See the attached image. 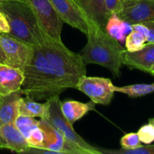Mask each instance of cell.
I'll use <instances>...</instances> for the list:
<instances>
[{
    "instance_id": "1",
    "label": "cell",
    "mask_w": 154,
    "mask_h": 154,
    "mask_svg": "<svg viewBox=\"0 0 154 154\" xmlns=\"http://www.w3.org/2000/svg\"><path fill=\"white\" fill-rule=\"evenodd\" d=\"M41 48L48 62L59 93L75 88L79 80L87 74L86 65L79 54L70 51L62 41L45 36Z\"/></svg>"
},
{
    "instance_id": "2",
    "label": "cell",
    "mask_w": 154,
    "mask_h": 154,
    "mask_svg": "<svg viewBox=\"0 0 154 154\" xmlns=\"http://www.w3.org/2000/svg\"><path fill=\"white\" fill-rule=\"evenodd\" d=\"M87 42L79 53L83 62L86 66L96 64L103 66L115 78H119L126 50L94 21L87 17Z\"/></svg>"
},
{
    "instance_id": "3",
    "label": "cell",
    "mask_w": 154,
    "mask_h": 154,
    "mask_svg": "<svg viewBox=\"0 0 154 154\" xmlns=\"http://www.w3.org/2000/svg\"><path fill=\"white\" fill-rule=\"evenodd\" d=\"M10 25L8 35L32 46L42 45L46 35L42 32L29 0H7L0 3Z\"/></svg>"
},
{
    "instance_id": "4",
    "label": "cell",
    "mask_w": 154,
    "mask_h": 154,
    "mask_svg": "<svg viewBox=\"0 0 154 154\" xmlns=\"http://www.w3.org/2000/svg\"><path fill=\"white\" fill-rule=\"evenodd\" d=\"M22 94L32 100H48L59 96L45 54L40 45L33 46V54L23 70Z\"/></svg>"
},
{
    "instance_id": "5",
    "label": "cell",
    "mask_w": 154,
    "mask_h": 154,
    "mask_svg": "<svg viewBox=\"0 0 154 154\" xmlns=\"http://www.w3.org/2000/svg\"><path fill=\"white\" fill-rule=\"evenodd\" d=\"M61 102L59 96H53L48 99L45 102L46 111L43 119L48 120L68 140L82 147L88 154H102L101 149L87 143L75 132L73 125L69 123L62 112Z\"/></svg>"
},
{
    "instance_id": "6",
    "label": "cell",
    "mask_w": 154,
    "mask_h": 154,
    "mask_svg": "<svg viewBox=\"0 0 154 154\" xmlns=\"http://www.w3.org/2000/svg\"><path fill=\"white\" fill-rule=\"evenodd\" d=\"M42 32L51 38L62 41L63 22L51 0H29Z\"/></svg>"
},
{
    "instance_id": "7",
    "label": "cell",
    "mask_w": 154,
    "mask_h": 154,
    "mask_svg": "<svg viewBox=\"0 0 154 154\" xmlns=\"http://www.w3.org/2000/svg\"><path fill=\"white\" fill-rule=\"evenodd\" d=\"M0 45L5 57V64L23 72L32 56V45L8 34L1 32Z\"/></svg>"
},
{
    "instance_id": "8",
    "label": "cell",
    "mask_w": 154,
    "mask_h": 154,
    "mask_svg": "<svg viewBox=\"0 0 154 154\" xmlns=\"http://www.w3.org/2000/svg\"><path fill=\"white\" fill-rule=\"evenodd\" d=\"M38 127L44 134L41 148L51 150L55 154H88L82 147L68 140L48 120L41 118Z\"/></svg>"
},
{
    "instance_id": "9",
    "label": "cell",
    "mask_w": 154,
    "mask_h": 154,
    "mask_svg": "<svg viewBox=\"0 0 154 154\" xmlns=\"http://www.w3.org/2000/svg\"><path fill=\"white\" fill-rule=\"evenodd\" d=\"M75 89L87 95L95 104L108 105L114 96V85L111 79L101 77L83 76Z\"/></svg>"
},
{
    "instance_id": "10",
    "label": "cell",
    "mask_w": 154,
    "mask_h": 154,
    "mask_svg": "<svg viewBox=\"0 0 154 154\" xmlns=\"http://www.w3.org/2000/svg\"><path fill=\"white\" fill-rule=\"evenodd\" d=\"M130 25L154 20L153 0H123L117 14Z\"/></svg>"
},
{
    "instance_id": "11",
    "label": "cell",
    "mask_w": 154,
    "mask_h": 154,
    "mask_svg": "<svg viewBox=\"0 0 154 154\" xmlns=\"http://www.w3.org/2000/svg\"><path fill=\"white\" fill-rule=\"evenodd\" d=\"M63 23L87 35L88 31L87 15L75 0H51Z\"/></svg>"
},
{
    "instance_id": "12",
    "label": "cell",
    "mask_w": 154,
    "mask_h": 154,
    "mask_svg": "<svg viewBox=\"0 0 154 154\" xmlns=\"http://www.w3.org/2000/svg\"><path fill=\"white\" fill-rule=\"evenodd\" d=\"M123 65L130 69H136L143 72H150L154 65V43L145 44L144 48L134 52L125 51Z\"/></svg>"
},
{
    "instance_id": "13",
    "label": "cell",
    "mask_w": 154,
    "mask_h": 154,
    "mask_svg": "<svg viewBox=\"0 0 154 154\" xmlns=\"http://www.w3.org/2000/svg\"><path fill=\"white\" fill-rule=\"evenodd\" d=\"M0 146L2 149L20 153H25L30 147L25 137L14 123L0 126Z\"/></svg>"
},
{
    "instance_id": "14",
    "label": "cell",
    "mask_w": 154,
    "mask_h": 154,
    "mask_svg": "<svg viewBox=\"0 0 154 154\" xmlns=\"http://www.w3.org/2000/svg\"><path fill=\"white\" fill-rule=\"evenodd\" d=\"M24 79L23 72L5 63H0V96L20 90Z\"/></svg>"
},
{
    "instance_id": "15",
    "label": "cell",
    "mask_w": 154,
    "mask_h": 154,
    "mask_svg": "<svg viewBox=\"0 0 154 154\" xmlns=\"http://www.w3.org/2000/svg\"><path fill=\"white\" fill-rule=\"evenodd\" d=\"M87 17L97 23L102 29L109 15L105 8V0H75Z\"/></svg>"
},
{
    "instance_id": "16",
    "label": "cell",
    "mask_w": 154,
    "mask_h": 154,
    "mask_svg": "<svg viewBox=\"0 0 154 154\" xmlns=\"http://www.w3.org/2000/svg\"><path fill=\"white\" fill-rule=\"evenodd\" d=\"M20 90L0 98V126L14 123L18 116V102L22 96Z\"/></svg>"
},
{
    "instance_id": "17",
    "label": "cell",
    "mask_w": 154,
    "mask_h": 154,
    "mask_svg": "<svg viewBox=\"0 0 154 154\" xmlns=\"http://www.w3.org/2000/svg\"><path fill=\"white\" fill-rule=\"evenodd\" d=\"M95 105L96 104L93 101L83 103L78 101L69 100L61 102V110L63 115L71 124L73 125L74 123L84 117L90 111L95 110Z\"/></svg>"
},
{
    "instance_id": "18",
    "label": "cell",
    "mask_w": 154,
    "mask_h": 154,
    "mask_svg": "<svg viewBox=\"0 0 154 154\" xmlns=\"http://www.w3.org/2000/svg\"><path fill=\"white\" fill-rule=\"evenodd\" d=\"M105 32L120 42L126 40V34L132 30V25L125 22L117 14H111L108 17L105 26Z\"/></svg>"
},
{
    "instance_id": "19",
    "label": "cell",
    "mask_w": 154,
    "mask_h": 154,
    "mask_svg": "<svg viewBox=\"0 0 154 154\" xmlns=\"http://www.w3.org/2000/svg\"><path fill=\"white\" fill-rule=\"evenodd\" d=\"M46 111V103H39L29 98L20 99L18 102V115L44 118Z\"/></svg>"
},
{
    "instance_id": "20",
    "label": "cell",
    "mask_w": 154,
    "mask_h": 154,
    "mask_svg": "<svg viewBox=\"0 0 154 154\" xmlns=\"http://www.w3.org/2000/svg\"><path fill=\"white\" fill-rule=\"evenodd\" d=\"M114 91L126 94L131 98L141 97V96L154 93V83L150 84H132V85L124 86V87L114 86Z\"/></svg>"
},
{
    "instance_id": "21",
    "label": "cell",
    "mask_w": 154,
    "mask_h": 154,
    "mask_svg": "<svg viewBox=\"0 0 154 154\" xmlns=\"http://www.w3.org/2000/svg\"><path fill=\"white\" fill-rule=\"evenodd\" d=\"M146 42H147V38L143 33L132 29L129 35H126L125 40L126 51L130 52L139 51L144 48Z\"/></svg>"
},
{
    "instance_id": "22",
    "label": "cell",
    "mask_w": 154,
    "mask_h": 154,
    "mask_svg": "<svg viewBox=\"0 0 154 154\" xmlns=\"http://www.w3.org/2000/svg\"><path fill=\"white\" fill-rule=\"evenodd\" d=\"M39 120L35 119V117H27L23 115H18L14 122V125L17 129L21 132L23 135L26 138L28 137L30 132L38 126Z\"/></svg>"
},
{
    "instance_id": "23",
    "label": "cell",
    "mask_w": 154,
    "mask_h": 154,
    "mask_svg": "<svg viewBox=\"0 0 154 154\" xmlns=\"http://www.w3.org/2000/svg\"><path fill=\"white\" fill-rule=\"evenodd\" d=\"M102 153L108 154H154V144L153 145L142 146L132 150H108V149H101Z\"/></svg>"
},
{
    "instance_id": "24",
    "label": "cell",
    "mask_w": 154,
    "mask_h": 154,
    "mask_svg": "<svg viewBox=\"0 0 154 154\" xmlns=\"http://www.w3.org/2000/svg\"><path fill=\"white\" fill-rule=\"evenodd\" d=\"M120 145L125 150H132L141 145L138 134L135 132L126 134L120 139Z\"/></svg>"
},
{
    "instance_id": "25",
    "label": "cell",
    "mask_w": 154,
    "mask_h": 154,
    "mask_svg": "<svg viewBox=\"0 0 154 154\" xmlns=\"http://www.w3.org/2000/svg\"><path fill=\"white\" fill-rule=\"evenodd\" d=\"M137 134L141 142L144 144H150L154 141V127L150 123L141 126Z\"/></svg>"
},
{
    "instance_id": "26",
    "label": "cell",
    "mask_w": 154,
    "mask_h": 154,
    "mask_svg": "<svg viewBox=\"0 0 154 154\" xmlns=\"http://www.w3.org/2000/svg\"><path fill=\"white\" fill-rule=\"evenodd\" d=\"M26 141L30 147L41 148L44 141V134L42 129L38 126L35 128L28 135Z\"/></svg>"
},
{
    "instance_id": "27",
    "label": "cell",
    "mask_w": 154,
    "mask_h": 154,
    "mask_svg": "<svg viewBox=\"0 0 154 154\" xmlns=\"http://www.w3.org/2000/svg\"><path fill=\"white\" fill-rule=\"evenodd\" d=\"M123 0H105V8H106L108 14H117L121 8Z\"/></svg>"
},
{
    "instance_id": "28",
    "label": "cell",
    "mask_w": 154,
    "mask_h": 154,
    "mask_svg": "<svg viewBox=\"0 0 154 154\" xmlns=\"http://www.w3.org/2000/svg\"><path fill=\"white\" fill-rule=\"evenodd\" d=\"M0 32L9 34L10 32V25L8 20L3 12L0 11Z\"/></svg>"
},
{
    "instance_id": "29",
    "label": "cell",
    "mask_w": 154,
    "mask_h": 154,
    "mask_svg": "<svg viewBox=\"0 0 154 154\" xmlns=\"http://www.w3.org/2000/svg\"><path fill=\"white\" fill-rule=\"evenodd\" d=\"M147 27V42L154 43V20L144 23Z\"/></svg>"
},
{
    "instance_id": "30",
    "label": "cell",
    "mask_w": 154,
    "mask_h": 154,
    "mask_svg": "<svg viewBox=\"0 0 154 154\" xmlns=\"http://www.w3.org/2000/svg\"><path fill=\"white\" fill-rule=\"evenodd\" d=\"M0 63H5V57L4 52L0 45Z\"/></svg>"
},
{
    "instance_id": "31",
    "label": "cell",
    "mask_w": 154,
    "mask_h": 154,
    "mask_svg": "<svg viewBox=\"0 0 154 154\" xmlns=\"http://www.w3.org/2000/svg\"><path fill=\"white\" fill-rule=\"evenodd\" d=\"M148 122H149V123H150V124H151L152 126H153V127H154V118H150V119H149Z\"/></svg>"
},
{
    "instance_id": "32",
    "label": "cell",
    "mask_w": 154,
    "mask_h": 154,
    "mask_svg": "<svg viewBox=\"0 0 154 154\" xmlns=\"http://www.w3.org/2000/svg\"><path fill=\"white\" fill-rule=\"evenodd\" d=\"M149 73L151 74V75H154V65H153V66H152L151 69H150V72H149Z\"/></svg>"
},
{
    "instance_id": "33",
    "label": "cell",
    "mask_w": 154,
    "mask_h": 154,
    "mask_svg": "<svg viewBox=\"0 0 154 154\" xmlns=\"http://www.w3.org/2000/svg\"><path fill=\"white\" fill-rule=\"evenodd\" d=\"M5 1H7V0H0V3H2V2H5Z\"/></svg>"
},
{
    "instance_id": "34",
    "label": "cell",
    "mask_w": 154,
    "mask_h": 154,
    "mask_svg": "<svg viewBox=\"0 0 154 154\" xmlns=\"http://www.w3.org/2000/svg\"><path fill=\"white\" fill-rule=\"evenodd\" d=\"M0 149H2V148H1V146H0Z\"/></svg>"
},
{
    "instance_id": "35",
    "label": "cell",
    "mask_w": 154,
    "mask_h": 154,
    "mask_svg": "<svg viewBox=\"0 0 154 154\" xmlns=\"http://www.w3.org/2000/svg\"><path fill=\"white\" fill-rule=\"evenodd\" d=\"M0 98H1V96H0Z\"/></svg>"
},
{
    "instance_id": "36",
    "label": "cell",
    "mask_w": 154,
    "mask_h": 154,
    "mask_svg": "<svg viewBox=\"0 0 154 154\" xmlns=\"http://www.w3.org/2000/svg\"></svg>"
},
{
    "instance_id": "37",
    "label": "cell",
    "mask_w": 154,
    "mask_h": 154,
    "mask_svg": "<svg viewBox=\"0 0 154 154\" xmlns=\"http://www.w3.org/2000/svg\"><path fill=\"white\" fill-rule=\"evenodd\" d=\"M153 1H154V0H153Z\"/></svg>"
}]
</instances>
